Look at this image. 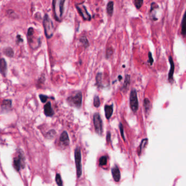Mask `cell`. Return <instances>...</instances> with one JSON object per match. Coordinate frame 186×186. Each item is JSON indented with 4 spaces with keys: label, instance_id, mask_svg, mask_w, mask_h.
<instances>
[{
    "label": "cell",
    "instance_id": "obj_14",
    "mask_svg": "<svg viewBox=\"0 0 186 186\" xmlns=\"http://www.w3.org/2000/svg\"><path fill=\"white\" fill-rule=\"evenodd\" d=\"M113 104L111 105H106L104 106V111H105V115L106 118L108 120H109L113 114Z\"/></svg>",
    "mask_w": 186,
    "mask_h": 186
},
{
    "label": "cell",
    "instance_id": "obj_16",
    "mask_svg": "<svg viewBox=\"0 0 186 186\" xmlns=\"http://www.w3.org/2000/svg\"><path fill=\"white\" fill-rule=\"evenodd\" d=\"M181 34L183 37L186 36V10L181 22Z\"/></svg>",
    "mask_w": 186,
    "mask_h": 186
},
{
    "label": "cell",
    "instance_id": "obj_21",
    "mask_svg": "<svg viewBox=\"0 0 186 186\" xmlns=\"http://www.w3.org/2000/svg\"><path fill=\"white\" fill-rule=\"evenodd\" d=\"M79 40L81 43L84 46V47L86 49L89 46V42L85 35H82L80 38Z\"/></svg>",
    "mask_w": 186,
    "mask_h": 186
},
{
    "label": "cell",
    "instance_id": "obj_29",
    "mask_svg": "<svg viewBox=\"0 0 186 186\" xmlns=\"http://www.w3.org/2000/svg\"><path fill=\"white\" fill-rule=\"evenodd\" d=\"M114 51L112 48H108L106 49V57L107 59L109 58L113 54Z\"/></svg>",
    "mask_w": 186,
    "mask_h": 186
},
{
    "label": "cell",
    "instance_id": "obj_25",
    "mask_svg": "<svg viewBox=\"0 0 186 186\" xmlns=\"http://www.w3.org/2000/svg\"><path fill=\"white\" fill-rule=\"evenodd\" d=\"M93 105L96 108H98L101 105V101L99 97L98 96H95L93 98Z\"/></svg>",
    "mask_w": 186,
    "mask_h": 186
},
{
    "label": "cell",
    "instance_id": "obj_11",
    "mask_svg": "<svg viewBox=\"0 0 186 186\" xmlns=\"http://www.w3.org/2000/svg\"><path fill=\"white\" fill-rule=\"evenodd\" d=\"M44 113L45 115L48 117H52L54 115V111L52 108L50 102H48L44 106Z\"/></svg>",
    "mask_w": 186,
    "mask_h": 186
},
{
    "label": "cell",
    "instance_id": "obj_9",
    "mask_svg": "<svg viewBox=\"0 0 186 186\" xmlns=\"http://www.w3.org/2000/svg\"><path fill=\"white\" fill-rule=\"evenodd\" d=\"M12 107V101L10 99H4L2 102L1 107V114L8 112Z\"/></svg>",
    "mask_w": 186,
    "mask_h": 186
},
{
    "label": "cell",
    "instance_id": "obj_27",
    "mask_svg": "<svg viewBox=\"0 0 186 186\" xmlns=\"http://www.w3.org/2000/svg\"><path fill=\"white\" fill-rule=\"evenodd\" d=\"M56 131L54 129H51L46 134V138L48 139H53V138L55 136Z\"/></svg>",
    "mask_w": 186,
    "mask_h": 186
},
{
    "label": "cell",
    "instance_id": "obj_7",
    "mask_svg": "<svg viewBox=\"0 0 186 186\" xmlns=\"http://www.w3.org/2000/svg\"><path fill=\"white\" fill-rule=\"evenodd\" d=\"M129 102L131 110L134 112H136L138 110L139 103L137 97V92L135 89H133L131 91L129 97Z\"/></svg>",
    "mask_w": 186,
    "mask_h": 186
},
{
    "label": "cell",
    "instance_id": "obj_17",
    "mask_svg": "<svg viewBox=\"0 0 186 186\" xmlns=\"http://www.w3.org/2000/svg\"><path fill=\"white\" fill-rule=\"evenodd\" d=\"M3 52L5 56L10 58L13 57L14 55L13 49L11 47H9V46L4 48L3 49Z\"/></svg>",
    "mask_w": 186,
    "mask_h": 186
},
{
    "label": "cell",
    "instance_id": "obj_13",
    "mask_svg": "<svg viewBox=\"0 0 186 186\" xmlns=\"http://www.w3.org/2000/svg\"><path fill=\"white\" fill-rule=\"evenodd\" d=\"M169 61L170 64V69L169 71V74H168V79H169V80L170 81V82H171L173 79V76H174V70H175L174 62V61L172 59V57H171V56H170L169 57Z\"/></svg>",
    "mask_w": 186,
    "mask_h": 186
},
{
    "label": "cell",
    "instance_id": "obj_18",
    "mask_svg": "<svg viewBox=\"0 0 186 186\" xmlns=\"http://www.w3.org/2000/svg\"><path fill=\"white\" fill-rule=\"evenodd\" d=\"M34 34V29L32 27H30L28 30L27 32V38H28V41L29 42V44L31 46L32 45V43H33V35Z\"/></svg>",
    "mask_w": 186,
    "mask_h": 186
},
{
    "label": "cell",
    "instance_id": "obj_35",
    "mask_svg": "<svg viewBox=\"0 0 186 186\" xmlns=\"http://www.w3.org/2000/svg\"><path fill=\"white\" fill-rule=\"evenodd\" d=\"M110 136L111 134L110 132H108L107 134V136H106V140H107L108 142L110 141Z\"/></svg>",
    "mask_w": 186,
    "mask_h": 186
},
{
    "label": "cell",
    "instance_id": "obj_36",
    "mask_svg": "<svg viewBox=\"0 0 186 186\" xmlns=\"http://www.w3.org/2000/svg\"><path fill=\"white\" fill-rule=\"evenodd\" d=\"M119 79H120V80H121V79H122V76H119Z\"/></svg>",
    "mask_w": 186,
    "mask_h": 186
},
{
    "label": "cell",
    "instance_id": "obj_8",
    "mask_svg": "<svg viewBox=\"0 0 186 186\" xmlns=\"http://www.w3.org/2000/svg\"><path fill=\"white\" fill-rule=\"evenodd\" d=\"M76 8L78 11L79 13L81 16L82 19L85 21H90L91 20V16L87 12V9L85 5H82L80 7L79 5H76Z\"/></svg>",
    "mask_w": 186,
    "mask_h": 186
},
{
    "label": "cell",
    "instance_id": "obj_19",
    "mask_svg": "<svg viewBox=\"0 0 186 186\" xmlns=\"http://www.w3.org/2000/svg\"><path fill=\"white\" fill-rule=\"evenodd\" d=\"M106 11L108 15L112 16L114 12V2L112 1H110L106 7Z\"/></svg>",
    "mask_w": 186,
    "mask_h": 186
},
{
    "label": "cell",
    "instance_id": "obj_33",
    "mask_svg": "<svg viewBox=\"0 0 186 186\" xmlns=\"http://www.w3.org/2000/svg\"><path fill=\"white\" fill-rule=\"evenodd\" d=\"M149 61L150 65H152V63H153V59L152 57L151 52H149Z\"/></svg>",
    "mask_w": 186,
    "mask_h": 186
},
{
    "label": "cell",
    "instance_id": "obj_5",
    "mask_svg": "<svg viewBox=\"0 0 186 186\" xmlns=\"http://www.w3.org/2000/svg\"><path fill=\"white\" fill-rule=\"evenodd\" d=\"M82 93L81 92H78L75 96L69 97L67 99V102L70 106L77 108H80L82 105Z\"/></svg>",
    "mask_w": 186,
    "mask_h": 186
},
{
    "label": "cell",
    "instance_id": "obj_10",
    "mask_svg": "<svg viewBox=\"0 0 186 186\" xmlns=\"http://www.w3.org/2000/svg\"><path fill=\"white\" fill-rule=\"evenodd\" d=\"M60 142L62 146H68L69 145V139L68 134L66 131H63L61 134L60 138Z\"/></svg>",
    "mask_w": 186,
    "mask_h": 186
},
{
    "label": "cell",
    "instance_id": "obj_32",
    "mask_svg": "<svg viewBox=\"0 0 186 186\" xmlns=\"http://www.w3.org/2000/svg\"><path fill=\"white\" fill-rule=\"evenodd\" d=\"M119 128H120V132H121V136H122L123 140L125 141V136H124V131H123V125H122V124L121 123H120Z\"/></svg>",
    "mask_w": 186,
    "mask_h": 186
},
{
    "label": "cell",
    "instance_id": "obj_15",
    "mask_svg": "<svg viewBox=\"0 0 186 186\" xmlns=\"http://www.w3.org/2000/svg\"><path fill=\"white\" fill-rule=\"evenodd\" d=\"M1 73L2 76L5 77L7 72V64L5 59L2 58L1 59Z\"/></svg>",
    "mask_w": 186,
    "mask_h": 186
},
{
    "label": "cell",
    "instance_id": "obj_26",
    "mask_svg": "<svg viewBox=\"0 0 186 186\" xmlns=\"http://www.w3.org/2000/svg\"><path fill=\"white\" fill-rule=\"evenodd\" d=\"M55 181L57 185L58 186H61L63 185V183H62V180L60 174H56L55 177Z\"/></svg>",
    "mask_w": 186,
    "mask_h": 186
},
{
    "label": "cell",
    "instance_id": "obj_20",
    "mask_svg": "<svg viewBox=\"0 0 186 186\" xmlns=\"http://www.w3.org/2000/svg\"><path fill=\"white\" fill-rule=\"evenodd\" d=\"M96 85L99 87H102V73H98L96 77Z\"/></svg>",
    "mask_w": 186,
    "mask_h": 186
},
{
    "label": "cell",
    "instance_id": "obj_30",
    "mask_svg": "<svg viewBox=\"0 0 186 186\" xmlns=\"http://www.w3.org/2000/svg\"><path fill=\"white\" fill-rule=\"evenodd\" d=\"M147 140L145 139H144V140L142 141V142H141V145H140V148H139V150L138 151L139 155H140V153H141V151H142V149L145 147V145L147 144Z\"/></svg>",
    "mask_w": 186,
    "mask_h": 186
},
{
    "label": "cell",
    "instance_id": "obj_24",
    "mask_svg": "<svg viewBox=\"0 0 186 186\" xmlns=\"http://www.w3.org/2000/svg\"><path fill=\"white\" fill-rule=\"evenodd\" d=\"M107 162H108L107 156H102L99 161V164L101 166H104L107 164Z\"/></svg>",
    "mask_w": 186,
    "mask_h": 186
},
{
    "label": "cell",
    "instance_id": "obj_2",
    "mask_svg": "<svg viewBox=\"0 0 186 186\" xmlns=\"http://www.w3.org/2000/svg\"><path fill=\"white\" fill-rule=\"evenodd\" d=\"M45 37L47 39H50L54 35V24L49 16L45 14L43 21Z\"/></svg>",
    "mask_w": 186,
    "mask_h": 186
},
{
    "label": "cell",
    "instance_id": "obj_34",
    "mask_svg": "<svg viewBox=\"0 0 186 186\" xmlns=\"http://www.w3.org/2000/svg\"><path fill=\"white\" fill-rule=\"evenodd\" d=\"M16 38H17V40H16V43L18 44L20 42H23V40L21 38V35H18L16 36Z\"/></svg>",
    "mask_w": 186,
    "mask_h": 186
},
{
    "label": "cell",
    "instance_id": "obj_1",
    "mask_svg": "<svg viewBox=\"0 0 186 186\" xmlns=\"http://www.w3.org/2000/svg\"><path fill=\"white\" fill-rule=\"evenodd\" d=\"M65 0H52V10L56 21L61 22Z\"/></svg>",
    "mask_w": 186,
    "mask_h": 186
},
{
    "label": "cell",
    "instance_id": "obj_6",
    "mask_svg": "<svg viewBox=\"0 0 186 186\" xmlns=\"http://www.w3.org/2000/svg\"><path fill=\"white\" fill-rule=\"evenodd\" d=\"M93 122L96 133L98 135L102 136L103 133V122L99 114L95 113L93 115Z\"/></svg>",
    "mask_w": 186,
    "mask_h": 186
},
{
    "label": "cell",
    "instance_id": "obj_22",
    "mask_svg": "<svg viewBox=\"0 0 186 186\" xmlns=\"http://www.w3.org/2000/svg\"><path fill=\"white\" fill-rule=\"evenodd\" d=\"M130 79H131V78H130V76L129 75H126V77H125V82H124V84H123V87H122V89L123 90H126L128 86L130 84Z\"/></svg>",
    "mask_w": 186,
    "mask_h": 186
},
{
    "label": "cell",
    "instance_id": "obj_23",
    "mask_svg": "<svg viewBox=\"0 0 186 186\" xmlns=\"http://www.w3.org/2000/svg\"><path fill=\"white\" fill-rule=\"evenodd\" d=\"M144 109L146 113L148 112L149 111L150 109V101L147 99V98H145L144 99Z\"/></svg>",
    "mask_w": 186,
    "mask_h": 186
},
{
    "label": "cell",
    "instance_id": "obj_12",
    "mask_svg": "<svg viewBox=\"0 0 186 186\" xmlns=\"http://www.w3.org/2000/svg\"><path fill=\"white\" fill-rule=\"evenodd\" d=\"M111 173L114 180L116 182H119L121 179V174L119 168L115 166L111 169Z\"/></svg>",
    "mask_w": 186,
    "mask_h": 186
},
{
    "label": "cell",
    "instance_id": "obj_4",
    "mask_svg": "<svg viewBox=\"0 0 186 186\" xmlns=\"http://www.w3.org/2000/svg\"><path fill=\"white\" fill-rule=\"evenodd\" d=\"M74 159L76 163V175L78 178H80L82 175V165H81V153L80 148L78 146L74 151Z\"/></svg>",
    "mask_w": 186,
    "mask_h": 186
},
{
    "label": "cell",
    "instance_id": "obj_3",
    "mask_svg": "<svg viewBox=\"0 0 186 186\" xmlns=\"http://www.w3.org/2000/svg\"><path fill=\"white\" fill-rule=\"evenodd\" d=\"M25 166V158L22 151H18V156L13 159V166L17 171L24 169Z\"/></svg>",
    "mask_w": 186,
    "mask_h": 186
},
{
    "label": "cell",
    "instance_id": "obj_28",
    "mask_svg": "<svg viewBox=\"0 0 186 186\" xmlns=\"http://www.w3.org/2000/svg\"><path fill=\"white\" fill-rule=\"evenodd\" d=\"M144 0H134V4L137 9H140L143 5Z\"/></svg>",
    "mask_w": 186,
    "mask_h": 186
},
{
    "label": "cell",
    "instance_id": "obj_31",
    "mask_svg": "<svg viewBox=\"0 0 186 186\" xmlns=\"http://www.w3.org/2000/svg\"><path fill=\"white\" fill-rule=\"evenodd\" d=\"M39 97L40 98V101L43 103H45V102L47 101V99L49 98L48 96L44 95H40Z\"/></svg>",
    "mask_w": 186,
    "mask_h": 186
}]
</instances>
